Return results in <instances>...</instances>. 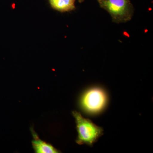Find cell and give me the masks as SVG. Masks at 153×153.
Returning <instances> with one entry per match:
<instances>
[{
    "label": "cell",
    "instance_id": "6da1fadb",
    "mask_svg": "<svg viewBox=\"0 0 153 153\" xmlns=\"http://www.w3.org/2000/svg\"><path fill=\"white\" fill-rule=\"evenodd\" d=\"M78 136L76 142L78 144H86L92 146L103 134L102 128L94 123L90 120L85 118L80 113L73 111Z\"/></svg>",
    "mask_w": 153,
    "mask_h": 153
},
{
    "label": "cell",
    "instance_id": "277c9868",
    "mask_svg": "<svg viewBox=\"0 0 153 153\" xmlns=\"http://www.w3.org/2000/svg\"><path fill=\"white\" fill-rule=\"evenodd\" d=\"M33 137L32 141L33 147L36 153H58L59 151L56 149L50 144L40 140L36 133L32 131Z\"/></svg>",
    "mask_w": 153,
    "mask_h": 153
},
{
    "label": "cell",
    "instance_id": "5b68a950",
    "mask_svg": "<svg viewBox=\"0 0 153 153\" xmlns=\"http://www.w3.org/2000/svg\"><path fill=\"white\" fill-rule=\"evenodd\" d=\"M52 9L61 12H70L76 9L75 2L76 0H49Z\"/></svg>",
    "mask_w": 153,
    "mask_h": 153
},
{
    "label": "cell",
    "instance_id": "8992f818",
    "mask_svg": "<svg viewBox=\"0 0 153 153\" xmlns=\"http://www.w3.org/2000/svg\"><path fill=\"white\" fill-rule=\"evenodd\" d=\"M84 0H78V1L79 3H81L84 1Z\"/></svg>",
    "mask_w": 153,
    "mask_h": 153
},
{
    "label": "cell",
    "instance_id": "3957f363",
    "mask_svg": "<svg viewBox=\"0 0 153 153\" xmlns=\"http://www.w3.org/2000/svg\"><path fill=\"white\" fill-rule=\"evenodd\" d=\"M107 102V96L100 88H92L84 92L80 99V105L87 113L96 114L104 109Z\"/></svg>",
    "mask_w": 153,
    "mask_h": 153
},
{
    "label": "cell",
    "instance_id": "7a4b0ae2",
    "mask_svg": "<svg viewBox=\"0 0 153 153\" xmlns=\"http://www.w3.org/2000/svg\"><path fill=\"white\" fill-rule=\"evenodd\" d=\"M102 8L108 12L112 22L126 23L131 20L134 7L130 0H97Z\"/></svg>",
    "mask_w": 153,
    "mask_h": 153
}]
</instances>
